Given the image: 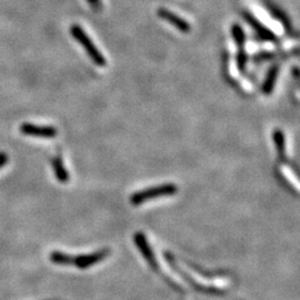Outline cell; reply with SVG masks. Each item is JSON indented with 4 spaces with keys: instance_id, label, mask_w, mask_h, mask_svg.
Instances as JSON below:
<instances>
[{
    "instance_id": "obj_1",
    "label": "cell",
    "mask_w": 300,
    "mask_h": 300,
    "mask_svg": "<svg viewBox=\"0 0 300 300\" xmlns=\"http://www.w3.org/2000/svg\"><path fill=\"white\" fill-rule=\"evenodd\" d=\"M178 187L173 183H165V185L156 186L152 188L145 189L138 192H135L130 196V203L133 205H140L148 200L155 199L158 197H165V196H172L177 193Z\"/></svg>"
},
{
    "instance_id": "obj_2",
    "label": "cell",
    "mask_w": 300,
    "mask_h": 300,
    "mask_svg": "<svg viewBox=\"0 0 300 300\" xmlns=\"http://www.w3.org/2000/svg\"><path fill=\"white\" fill-rule=\"evenodd\" d=\"M71 35L73 36V38L83 46V48L86 49V51L88 52L89 56H90L94 64L99 67L106 66L107 61L105 59V57L102 55V52L98 50L97 47L94 46L91 39L89 38V36L85 33V31H83V29L80 27V26L73 25L71 27Z\"/></svg>"
},
{
    "instance_id": "obj_3",
    "label": "cell",
    "mask_w": 300,
    "mask_h": 300,
    "mask_svg": "<svg viewBox=\"0 0 300 300\" xmlns=\"http://www.w3.org/2000/svg\"><path fill=\"white\" fill-rule=\"evenodd\" d=\"M20 133L24 135L39 137V138H55L57 129L52 126H37L33 124H23L20 126Z\"/></svg>"
},
{
    "instance_id": "obj_4",
    "label": "cell",
    "mask_w": 300,
    "mask_h": 300,
    "mask_svg": "<svg viewBox=\"0 0 300 300\" xmlns=\"http://www.w3.org/2000/svg\"><path fill=\"white\" fill-rule=\"evenodd\" d=\"M108 256H109V249H103L89 255H80L78 257H75L73 265L78 267L79 269H87L89 267H92L93 265L99 264L100 261L104 260L105 258Z\"/></svg>"
},
{
    "instance_id": "obj_5",
    "label": "cell",
    "mask_w": 300,
    "mask_h": 300,
    "mask_svg": "<svg viewBox=\"0 0 300 300\" xmlns=\"http://www.w3.org/2000/svg\"><path fill=\"white\" fill-rule=\"evenodd\" d=\"M157 14L160 18L166 20V22L171 24L172 26H175V27L178 30H180L181 33H183V34L190 33V30H191L190 25H189L187 20L181 18L180 16L173 14L172 12H170V10H168L166 8H159L158 9Z\"/></svg>"
},
{
    "instance_id": "obj_6",
    "label": "cell",
    "mask_w": 300,
    "mask_h": 300,
    "mask_svg": "<svg viewBox=\"0 0 300 300\" xmlns=\"http://www.w3.org/2000/svg\"><path fill=\"white\" fill-rule=\"evenodd\" d=\"M134 240H135V244L137 246V248L139 249V251L141 252V255L144 256L146 261L148 262V264L152 268H154V269H156L157 262H156V258H155V255H154V251H152L150 245L148 244V241H147L144 233H141V231H137V233L134 236Z\"/></svg>"
},
{
    "instance_id": "obj_7",
    "label": "cell",
    "mask_w": 300,
    "mask_h": 300,
    "mask_svg": "<svg viewBox=\"0 0 300 300\" xmlns=\"http://www.w3.org/2000/svg\"><path fill=\"white\" fill-rule=\"evenodd\" d=\"M244 16H245V18L248 20L249 24L252 26V27L255 28V30L257 31L258 35H259L262 39L272 41V43H273V41H278V37L275 35V33H272L270 29H268L261 23L258 22V20L254 17V16L250 15L249 13H245Z\"/></svg>"
},
{
    "instance_id": "obj_8",
    "label": "cell",
    "mask_w": 300,
    "mask_h": 300,
    "mask_svg": "<svg viewBox=\"0 0 300 300\" xmlns=\"http://www.w3.org/2000/svg\"><path fill=\"white\" fill-rule=\"evenodd\" d=\"M279 69H280L279 65H275V66H272L270 68L269 72H268L264 86H262V92H264L266 96H269V94H271L272 91H273V89H275L276 81H277V78H278V73H279Z\"/></svg>"
},
{
    "instance_id": "obj_9",
    "label": "cell",
    "mask_w": 300,
    "mask_h": 300,
    "mask_svg": "<svg viewBox=\"0 0 300 300\" xmlns=\"http://www.w3.org/2000/svg\"><path fill=\"white\" fill-rule=\"evenodd\" d=\"M273 140L276 143L278 156L280 160L286 159V139H285V134L282 133L280 129H277L275 133H273Z\"/></svg>"
},
{
    "instance_id": "obj_10",
    "label": "cell",
    "mask_w": 300,
    "mask_h": 300,
    "mask_svg": "<svg viewBox=\"0 0 300 300\" xmlns=\"http://www.w3.org/2000/svg\"><path fill=\"white\" fill-rule=\"evenodd\" d=\"M52 167H54L55 175L58 179V181L61 183H66L68 179H69V175H68L66 168L64 167V164H62V160L59 157L55 158V159L52 160Z\"/></svg>"
},
{
    "instance_id": "obj_11",
    "label": "cell",
    "mask_w": 300,
    "mask_h": 300,
    "mask_svg": "<svg viewBox=\"0 0 300 300\" xmlns=\"http://www.w3.org/2000/svg\"><path fill=\"white\" fill-rule=\"evenodd\" d=\"M50 260L56 265L68 266V265H73L75 257L67 255L65 252H61V251H54L51 252L50 255Z\"/></svg>"
},
{
    "instance_id": "obj_12",
    "label": "cell",
    "mask_w": 300,
    "mask_h": 300,
    "mask_svg": "<svg viewBox=\"0 0 300 300\" xmlns=\"http://www.w3.org/2000/svg\"><path fill=\"white\" fill-rule=\"evenodd\" d=\"M231 34H233L235 43L238 46V48H244L246 39L243 28H241L238 24H235L233 25V27H231Z\"/></svg>"
},
{
    "instance_id": "obj_13",
    "label": "cell",
    "mask_w": 300,
    "mask_h": 300,
    "mask_svg": "<svg viewBox=\"0 0 300 300\" xmlns=\"http://www.w3.org/2000/svg\"><path fill=\"white\" fill-rule=\"evenodd\" d=\"M238 54H237V67L240 71H244L247 65V54L245 48H238Z\"/></svg>"
},
{
    "instance_id": "obj_14",
    "label": "cell",
    "mask_w": 300,
    "mask_h": 300,
    "mask_svg": "<svg viewBox=\"0 0 300 300\" xmlns=\"http://www.w3.org/2000/svg\"><path fill=\"white\" fill-rule=\"evenodd\" d=\"M88 2L91 5L93 9L96 10L102 9V0H88Z\"/></svg>"
},
{
    "instance_id": "obj_15",
    "label": "cell",
    "mask_w": 300,
    "mask_h": 300,
    "mask_svg": "<svg viewBox=\"0 0 300 300\" xmlns=\"http://www.w3.org/2000/svg\"><path fill=\"white\" fill-rule=\"evenodd\" d=\"M8 160V157L4 154V152H0V168H2L5 164H6Z\"/></svg>"
}]
</instances>
